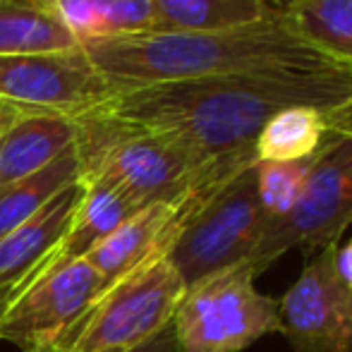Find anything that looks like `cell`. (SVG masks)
<instances>
[{"label": "cell", "mask_w": 352, "mask_h": 352, "mask_svg": "<svg viewBox=\"0 0 352 352\" xmlns=\"http://www.w3.org/2000/svg\"><path fill=\"white\" fill-rule=\"evenodd\" d=\"M22 111H17L14 106H10V103H3L0 101V130H5V127L10 125V122L14 120V118L19 116Z\"/></svg>", "instance_id": "cell-25"}, {"label": "cell", "mask_w": 352, "mask_h": 352, "mask_svg": "<svg viewBox=\"0 0 352 352\" xmlns=\"http://www.w3.org/2000/svg\"><path fill=\"white\" fill-rule=\"evenodd\" d=\"M333 250L314 252L278 300L280 336L292 352H352V287L336 274Z\"/></svg>", "instance_id": "cell-10"}, {"label": "cell", "mask_w": 352, "mask_h": 352, "mask_svg": "<svg viewBox=\"0 0 352 352\" xmlns=\"http://www.w3.org/2000/svg\"><path fill=\"white\" fill-rule=\"evenodd\" d=\"M352 226V140H329L314 156L297 204L266 226L247 264L266 271L292 247L319 252L340 245Z\"/></svg>", "instance_id": "cell-7"}, {"label": "cell", "mask_w": 352, "mask_h": 352, "mask_svg": "<svg viewBox=\"0 0 352 352\" xmlns=\"http://www.w3.org/2000/svg\"><path fill=\"white\" fill-rule=\"evenodd\" d=\"M271 218L256 195L254 163L199 192L168 252L185 285L247 264Z\"/></svg>", "instance_id": "cell-4"}, {"label": "cell", "mask_w": 352, "mask_h": 352, "mask_svg": "<svg viewBox=\"0 0 352 352\" xmlns=\"http://www.w3.org/2000/svg\"><path fill=\"white\" fill-rule=\"evenodd\" d=\"M280 331L278 300L256 287L250 264L190 283L173 316L177 352H242Z\"/></svg>", "instance_id": "cell-5"}, {"label": "cell", "mask_w": 352, "mask_h": 352, "mask_svg": "<svg viewBox=\"0 0 352 352\" xmlns=\"http://www.w3.org/2000/svg\"><path fill=\"white\" fill-rule=\"evenodd\" d=\"M82 46L116 94L221 74L352 67L302 38L283 12L221 32H146Z\"/></svg>", "instance_id": "cell-2"}, {"label": "cell", "mask_w": 352, "mask_h": 352, "mask_svg": "<svg viewBox=\"0 0 352 352\" xmlns=\"http://www.w3.org/2000/svg\"><path fill=\"white\" fill-rule=\"evenodd\" d=\"M333 269L340 276V280L352 287V237L345 245H336L333 250Z\"/></svg>", "instance_id": "cell-24"}, {"label": "cell", "mask_w": 352, "mask_h": 352, "mask_svg": "<svg viewBox=\"0 0 352 352\" xmlns=\"http://www.w3.org/2000/svg\"><path fill=\"white\" fill-rule=\"evenodd\" d=\"M79 120L48 113H19L0 130V187L32 177L77 144Z\"/></svg>", "instance_id": "cell-14"}, {"label": "cell", "mask_w": 352, "mask_h": 352, "mask_svg": "<svg viewBox=\"0 0 352 352\" xmlns=\"http://www.w3.org/2000/svg\"><path fill=\"white\" fill-rule=\"evenodd\" d=\"M106 290L87 259L38 276L12 297L0 319V340L24 352L60 350Z\"/></svg>", "instance_id": "cell-9"}, {"label": "cell", "mask_w": 352, "mask_h": 352, "mask_svg": "<svg viewBox=\"0 0 352 352\" xmlns=\"http://www.w3.org/2000/svg\"><path fill=\"white\" fill-rule=\"evenodd\" d=\"M79 197L82 182L77 180L53 197L32 221L0 240V290H14L17 295L34 278L38 266L51 256L65 235Z\"/></svg>", "instance_id": "cell-12"}, {"label": "cell", "mask_w": 352, "mask_h": 352, "mask_svg": "<svg viewBox=\"0 0 352 352\" xmlns=\"http://www.w3.org/2000/svg\"><path fill=\"white\" fill-rule=\"evenodd\" d=\"M187 285L168 256L144 264L101 292L58 352H127L173 324Z\"/></svg>", "instance_id": "cell-6"}, {"label": "cell", "mask_w": 352, "mask_h": 352, "mask_svg": "<svg viewBox=\"0 0 352 352\" xmlns=\"http://www.w3.org/2000/svg\"><path fill=\"white\" fill-rule=\"evenodd\" d=\"M324 125L329 140H352V101L324 113Z\"/></svg>", "instance_id": "cell-22"}, {"label": "cell", "mask_w": 352, "mask_h": 352, "mask_svg": "<svg viewBox=\"0 0 352 352\" xmlns=\"http://www.w3.org/2000/svg\"><path fill=\"white\" fill-rule=\"evenodd\" d=\"M311 158L305 161H256L254 163V177H256V195L264 206L266 216L274 218L285 216L292 206L297 204L302 190H305L307 175H309Z\"/></svg>", "instance_id": "cell-21"}, {"label": "cell", "mask_w": 352, "mask_h": 352, "mask_svg": "<svg viewBox=\"0 0 352 352\" xmlns=\"http://www.w3.org/2000/svg\"><path fill=\"white\" fill-rule=\"evenodd\" d=\"M283 14L302 38L352 65V0H295Z\"/></svg>", "instance_id": "cell-20"}, {"label": "cell", "mask_w": 352, "mask_h": 352, "mask_svg": "<svg viewBox=\"0 0 352 352\" xmlns=\"http://www.w3.org/2000/svg\"><path fill=\"white\" fill-rule=\"evenodd\" d=\"M326 142L324 113L309 106H295L266 120L254 140L256 161H305L319 153Z\"/></svg>", "instance_id": "cell-19"}, {"label": "cell", "mask_w": 352, "mask_h": 352, "mask_svg": "<svg viewBox=\"0 0 352 352\" xmlns=\"http://www.w3.org/2000/svg\"><path fill=\"white\" fill-rule=\"evenodd\" d=\"M41 352H58V350H41ZM127 352H177L175 343V333H173V324L168 329H163L158 336H153L151 340L137 345V348L127 350Z\"/></svg>", "instance_id": "cell-23"}, {"label": "cell", "mask_w": 352, "mask_h": 352, "mask_svg": "<svg viewBox=\"0 0 352 352\" xmlns=\"http://www.w3.org/2000/svg\"><path fill=\"white\" fill-rule=\"evenodd\" d=\"M14 297V290H0V319H3L5 309L10 307V302H12Z\"/></svg>", "instance_id": "cell-26"}, {"label": "cell", "mask_w": 352, "mask_h": 352, "mask_svg": "<svg viewBox=\"0 0 352 352\" xmlns=\"http://www.w3.org/2000/svg\"><path fill=\"white\" fill-rule=\"evenodd\" d=\"M60 10L79 43L153 32L151 0H60Z\"/></svg>", "instance_id": "cell-17"}, {"label": "cell", "mask_w": 352, "mask_h": 352, "mask_svg": "<svg viewBox=\"0 0 352 352\" xmlns=\"http://www.w3.org/2000/svg\"><path fill=\"white\" fill-rule=\"evenodd\" d=\"M151 10L153 32H221L278 12L266 0H151Z\"/></svg>", "instance_id": "cell-16"}, {"label": "cell", "mask_w": 352, "mask_h": 352, "mask_svg": "<svg viewBox=\"0 0 352 352\" xmlns=\"http://www.w3.org/2000/svg\"><path fill=\"white\" fill-rule=\"evenodd\" d=\"M116 96L84 46L0 56V101L22 113L79 118Z\"/></svg>", "instance_id": "cell-8"}, {"label": "cell", "mask_w": 352, "mask_h": 352, "mask_svg": "<svg viewBox=\"0 0 352 352\" xmlns=\"http://www.w3.org/2000/svg\"><path fill=\"white\" fill-rule=\"evenodd\" d=\"M266 3H269L274 10H278V12H285V10L295 3V0H266Z\"/></svg>", "instance_id": "cell-27"}, {"label": "cell", "mask_w": 352, "mask_h": 352, "mask_svg": "<svg viewBox=\"0 0 352 352\" xmlns=\"http://www.w3.org/2000/svg\"><path fill=\"white\" fill-rule=\"evenodd\" d=\"M77 153L82 177L106 180L130 197L140 209L151 204H180L240 173L204 163L199 156L156 132H144L111 118H79Z\"/></svg>", "instance_id": "cell-3"}, {"label": "cell", "mask_w": 352, "mask_h": 352, "mask_svg": "<svg viewBox=\"0 0 352 352\" xmlns=\"http://www.w3.org/2000/svg\"><path fill=\"white\" fill-rule=\"evenodd\" d=\"M197 195L187 197L180 204L144 206L89 252V266L101 276L106 287L142 269L148 261L168 256Z\"/></svg>", "instance_id": "cell-11"}, {"label": "cell", "mask_w": 352, "mask_h": 352, "mask_svg": "<svg viewBox=\"0 0 352 352\" xmlns=\"http://www.w3.org/2000/svg\"><path fill=\"white\" fill-rule=\"evenodd\" d=\"M79 182H82V197H79L77 209L72 213L70 226H67L63 240L58 242V247L51 252V256L38 266L34 278L58 269V266L87 259V254L94 247L101 245L118 226H122L127 218L140 211V206H137L130 197L122 195L118 187L108 185L106 180L79 177Z\"/></svg>", "instance_id": "cell-13"}, {"label": "cell", "mask_w": 352, "mask_h": 352, "mask_svg": "<svg viewBox=\"0 0 352 352\" xmlns=\"http://www.w3.org/2000/svg\"><path fill=\"white\" fill-rule=\"evenodd\" d=\"M79 177H82L79 153L77 146H70L41 173L12 182L8 187H0V240L27 221H32L53 197L74 185Z\"/></svg>", "instance_id": "cell-18"}, {"label": "cell", "mask_w": 352, "mask_h": 352, "mask_svg": "<svg viewBox=\"0 0 352 352\" xmlns=\"http://www.w3.org/2000/svg\"><path fill=\"white\" fill-rule=\"evenodd\" d=\"M60 0H0V56L74 48Z\"/></svg>", "instance_id": "cell-15"}, {"label": "cell", "mask_w": 352, "mask_h": 352, "mask_svg": "<svg viewBox=\"0 0 352 352\" xmlns=\"http://www.w3.org/2000/svg\"><path fill=\"white\" fill-rule=\"evenodd\" d=\"M352 101V67L319 72H252L130 89L108 98L96 116L180 142L204 163L247 168L269 118L309 106L329 113Z\"/></svg>", "instance_id": "cell-1"}]
</instances>
